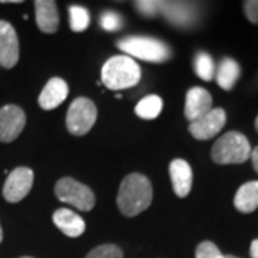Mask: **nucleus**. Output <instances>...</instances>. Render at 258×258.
<instances>
[{"instance_id": "6e6552de", "label": "nucleus", "mask_w": 258, "mask_h": 258, "mask_svg": "<svg viewBox=\"0 0 258 258\" xmlns=\"http://www.w3.org/2000/svg\"><path fill=\"white\" fill-rule=\"evenodd\" d=\"M227 122V113L222 108H212L203 118L189 123V132L195 139L208 141L217 137Z\"/></svg>"}, {"instance_id": "20e7f679", "label": "nucleus", "mask_w": 258, "mask_h": 258, "mask_svg": "<svg viewBox=\"0 0 258 258\" xmlns=\"http://www.w3.org/2000/svg\"><path fill=\"white\" fill-rule=\"evenodd\" d=\"M118 47L122 52H125L129 57L134 56L137 59L152 62V63H162L172 56L169 46L154 37H125L118 43Z\"/></svg>"}, {"instance_id": "c85d7f7f", "label": "nucleus", "mask_w": 258, "mask_h": 258, "mask_svg": "<svg viewBox=\"0 0 258 258\" xmlns=\"http://www.w3.org/2000/svg\"><path fill=\"white\" fill-rule=\"evenodd\" d=\"M0 3H20V0H2Z\"/></svg>"}, {"instance_id": "473e14b6", "label": "nucleus", "mask_w": 258, "mask_h": 258, "mask_svg": "<svg viewBox=\"0 0 258 258\" xmlns=\"http://www.w3.org/2000/svg\"><path fill=\"white\" fill-rule=\"evenodd\" d=\"M22 258H32V257H22Z\"/></svg>"}, {"instance_id": "9d476101", "label": "nucleus", "mask_w": 258, "mask_h": 258, "mask_svg": "<svg viewBox=\"0 0 258 258\" xmlns=\"http://www.w3.org/2000/svg\"><path fill=\"white\" fill-rule=\"evenodd\" d=\"M19 62V39L15 28L0 20V66L10 69Z\"/></svg>"}, {"instance_id": "ddd939ff", "label": "nucleus", "mask_w": 258, "mask_h": 258, "mask_svg": "<svg viewBox=\"0 0 258 258\" xmlns=\"http://www.w3.org/2000/svg\"><path fill=\"white\" fill-rule=\"evenodd\" d=\"M169 176L172 181L174 192L184 198L191 192L192 188V169L184 159H174L169 164Z\"/></svg>"}, {"instance_id": "4468645a", "label": "nucleus", "mask_w": 258, "mask_h": 258, "mask_svg": "<svg viewBox=\"0 0 258 258\" xmlns=\"http://www.w3.org/2000/svg\"><path fill=\"white\" fill-rule=\"evenodd\" d=\"M68 83L60 78H52L39 95V105L45 111H52L60 103H63L64 99L68 98Z\"/></svg>"}, {"instance_id": "dca6fc26", "label": "nucleus", "mask_w": 258, "mask_h": 258, "mask_svg": "<svg viewBox=\"0 0 258 258\" xmlns=\"http://www.w3.org/2000/svg\"><path fill=\"white\" fill-rule=\"evenodd\" d=\"M36 23L43 33H55L59 28V13L53 0H37L35 2Z\"/></svg>"}, {"instance_id": "c756f323", "label": "nucleus", "mask_w": 258, "mask_h": 258, "mask_svg": "<svg viewBox=\"0 0 258 258\" xmlns=\"http://www.w3.org/2000/svg\"><path fill=\"white\" fill-rule=\"evenodd\" d=\"M3 241V231H2V227H0V242Z\"/></svg>"}, {"instance_id": "4be33fe9", "label": "nucleus", "mask_w": 258, "mask_h": 258, "mask_svg": "<svg viewBox=\"0 0 258 258\" xmlns=\"http://www.w3.org/2000/svg\"><path fill=\"white\" fill-rule=\"evenodd\" d=\"M85 258H123V252L115 244H102L95 247Z\"/></svg>"}, {"instance_id": "5701e85b", "label": "nucleus", "mask_w": 258, "mask_h": 258, "mask_svg": "<svg viewBox=\"0 0 258 258\" xmlns=\"http://www.w3.org/2000/svg\"><path fill=\"white\" fill-rule=\"evenodd\" d=\"M195 258H224L220 248L211 242V241H204L201 242L197 251H195Z\"/></svg>"}, {"instance_id": "f3484780", "label": "nucleus", "mask_w": 258, "mask_h": 258, "mask_svg": "<svg viewBox=\"0 0 258 258\" xmlns=\"http://www.w3.org/2000/svg\"><path fill=\"white\" fill-rule=\"evenodd\" d=\"M235 208L242 214H251L258 208V181L241 185L234 198Z\"/></svg>"}, {"instance_id": "f8f14e48", "label": "nucleus", "mask_w": 258, "mask_h": 258, "mask_svg": "<svg viewBox=\"0 0 258 258\" xmlns=\"http://www.w3.org/2000/svg\"><path fill=\"white\" fill-rule=\"evenodd\" d=\"M161 12L171 25L179 28L191 26L197 20V9L186 2H162Z\"/></svg>"}, {"instance_id": "2eb2a0df", "label": "nucleus", "mask_w": 258, "mask_h": 258, "mask_svg": "<svg viewBox=\"0 0 258 258\" xmlns=\"http://www.w3.org/2000/svg\"><path fill=\"white\" fill-rule=\"evenodd\" d=\"M53 222L64 235H68L71 238L81 237L86 230V224L83 221L82 217H79L76 212H72L68 208L56 210L53 212Z\"/></svg>"}, {"instance_id": "393cba45", "label": "nucleus", "mask_w": 258, "mask_h": 258, "mask_svg": "<svg viewBox=\"0 0 258 258\" xmlns=\"http://www.w3.org/2000/svg\"><path fill=\"white\" fill-rule=\"evenodd\" d=\"M135 5H137V9H138L142 15H145L148 18H152V16L157 15L158 12H161V5H162V2L142 0V2H135Z\"/></svg>"}, {"instance_id": "423d86ee", "label": "nucleus", "mask_w": 258, "mask_h": 258, "mask_svg": "<svg viewBox=\"0 0 258 258\" xmlns=\"http://www.w3.org/2000/svg\"><path fill=\"white\" fill-rule=\"evenodd\" d=\"M96 118V105L88 98H76L66 113V128L72 135L82 137L92 129Z\"/></svg>"}, {"instance_id": "f03ea898", "label": "nucleus", "mask_w": 258, "mask_h": 258, "mask_svg": "<svg viewBox=\"0 0 258 258\" xmlns=\"http://www.w3.org/2000/svg\"><path fill=\"white\" fill-rule=\"evenodd\" d=\"M141 81L139 64L126 55L113 56L102 68V82L111 91L135 86Z\"/></svg>"}, {"instance_id": "a211bd4d", "label": "nucleus", "mask_w": 258, "mask_h": 258, "mask_svg": "<svg viewBox=\"0 0 258 258\" xmlns=\"http://www.w3.org/2000/svg\"><path fill=\"white\" fill-rule=\"evenodd\" d=\"M240 75V64L237 63L234 59H231V57H224L220 62V64H218V69H215L217 83L221 86L224 91H231L235 86Z\"/></svg>"}, {"instance_id": "412c9836", "label": "nucleus", "mask_w": 258, "mask_h": 258, "mask_svg": "<svg viewBox=\"0 0 258 258\" xmlns=\"http://www.w3.org/2000/svg\"><path fill=\"white\" fill-rule=\"evenodd\" d=\"M69 18H71V28L74 32H83L88 29L89 23H91L89 12L82 6H71Z\"/></svg>"}, {"instance_id": "7c9ffc66", "label": "nucleus", "mask_w": 258, "mask_h": 258, "mask_svg": "<svg viewBox=\"0 0 258 258\" xmlns=\"http://www.w3.org/2000/svg\"><path fill=\"white\" fill-rule=\"evenodd\" d=\"M224 258H238V257H234V255H224Z\"/></svg>"}, {"instance_id": "2f4dec72", "label": "nucleus", "mask_w": 258, "mask_h": 258, "mask_svg": "<svg viewBox=\"0 0 258 258\" xmlns=\"http://www.w3.org/2000/svg\"><path fill=\"white\" fill-rule=\"evenodd\" d=\"M255 129L258 131V116H257V119H255Z\"/></svg>"}, {"instance_id": "b1692460", "label": "nucleus", "mask_w": 258, "mask_h": 258, "mask_svg": "<svg viewBox=\"0 0 258 258\" xmlns=\"http://www.w3.org/2000/svg\"><path fill=\"white\" fill-rule=\"evenodd\" d=\"M101 26L108 32L119 30L122 28V18L115 12H105L101 16Z\"/></svg>"}, {"instance_id": "cd10ccee", "label": "nucleus", "mask_w": 258, "mask_h": 258, "mask_svg": "<svg viewBox=\"0 0 258 258\" xmlns=\"http://www.w3.org/2000/svg\"><path fill=\"white\" fill-rule=\"evenodd\" d=\"M249 254H251V258H258V238L251 242Z\"/></svg>"}, {"instance_id": "9b49d317", "label": "nucleus", "mask_w": 258, "mask_h": 258, "mask_svg": "<svg viewBox=\"0 0 258 258\" xmlns=\"http://www.w3.org/2000/svg\"><path fill=\"white\" fill-rule=\"evenodd\" d=\"M212 109V96L207 89L194 86L188 92L185 98V116L186 119L195 122L197 119L203 118Z\"/></svg>"}, {"instance_id": "1a4fd4ad", "label": "nucleus", "mask_w": 258, "mask_h": 258, "mask_svg": "<svg viewBox=\"0 0 258 258\" xmlns=\"http://www.w3.org/2000/svg\"><path fill=\"white\" fill-rule=\"evenodd\" d=\"M26 115L18 105H6L0 109V142H12L22 134Z\"/></svg>"}, {"instance_id": "7ed1b4c3", "label": "nucleus", "mask_w": 258, "mask_h": 258, "mask_svg": "<svg viewBox=\"0 0 258 258\" xmlns=\"http://www.w3.org/2000/svg\"><path fill=\"white\" fill-rule=\"evenodd\" d=\"M251 145L241 132L231 131L217 139L211 151L214 162L220 165L244 164L251 157Z\"/></svg>"}, {"instance_id": "0eeeda50", "label": "nucleus", "mask_w": 258, "mask_h": 258, "mask_svg": "<svg viewBox=\"0 0 258 258\" xmlns=\"http://www.w3.org/2000/svg\"><path fill=\"white\" fill-rule=\"evenodd\" d=\"M33 179H35V174L30 168H28V166L15 168L3 185L5 200L12 204L22 201L30 192Z\"/></svg>"}, {"instance_id": "f257e3e1", "label": "nucleus", "mask_w": 258, "mask_h": 258, "mask_svg": "<svg viewBox=\"0 0 258 258\" xmlns=\"http://www.w3.org/2000/svg\"><path fill=\"white\" fill-rule=\"evenodd\" d=\"M152 184L142 174H129L120 182L116 204L126 217H137L152 204Z\"/></svg>"}, {"instance_id": "a878e982", "label": "nucleus", "mask_w": 258, "mask_h": 258, "mask_svg": "<svg viewBox=\"0 0 258 258\" xmlns=\"http://www.w3.org/2000/svg\"><path fill=\"white\" fill-rule=\"evenodd\" d=\"M244 12L251 23L258 25V0H247L244 2Z\"/></svg>"}, {"instance_id": "39448f33", "label": "nucleus", "mask_w": 258, "mask_h": 258, "mask_svg": "<svg viewBox=\"0 0 258 258\" xmlns=\"http://www.w3.org/2000/svg\"><path fill=\"white\" fill-rule=\"evenodd\" d=\"M55 194L59 201L71 204L79 211H91L96 204L92 189L71 176L60 178L56 182Z\"/></svg>"}, {"instance_id": "6ab92c4d", "label": "nucleus", "mask_w": 258, "mask_h": 258, "mask_svg": "<svg viewBox=\"0 0 258 258\" xmlns=\"http://www.w3.org/2000/svg\"><path fill=\"white\" fill-rule=\"evenodd\" d=\"M162 99L158 95H148L144 99H141L135 108V113L142 119H155L162 111Z\"/></svg>"}, {"instance_id": "aec40b11", "label": "nucleus", "mask_w": 258, "mask_h": 258, "mask_svg": "<svg viewBox=\"0 0 258 258\" xmlns=\"http://www.w3.org/2000/svg\"><path fill=\"white\" fill-rule=\"evenodd\" d=\"M194 69L203 81L210 82L215 76V63L214 59L207 52H198L194 59Z\"/></svg>"}, {"instance_id": "bb28decb", "label": "nucleus", "mask_w": 258, "mask_h": 258, "mask_svg": "<svg viewBox=\"0 0 258 258\" xmlns=\"http://www.w3.org/2000/svg\"><path fill=\"white\" fill-rule=\"evenodd\" d=\"M249 158H251V161H252V166H254V169L258 172V147L251 151V157Z\"/></svg>"}]
</instances>
